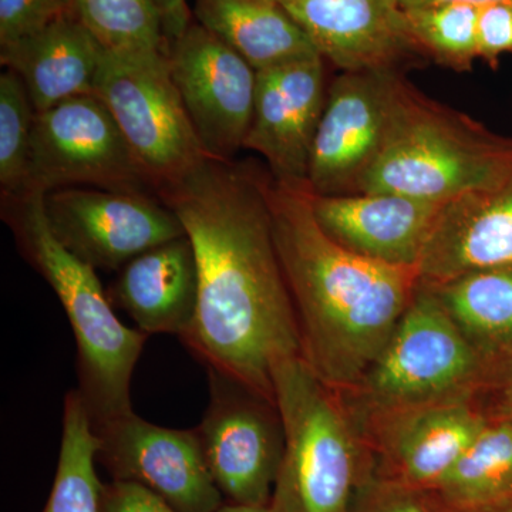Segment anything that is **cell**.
Returning <instances> with one entry per match:
<instances>
[{"instance_id":"obj_1","label":"cell","mask_w":512,"mask_h":512,"mask_svg":"<svg viewBox=\"0 0 512 512\" xmlns=\"http://www.w3.org/2000/svg\"><path fill=\"white\" fill-rule=\"evenodd\" d=\"M158 198L177 215L197 262V309L181 342L207 369L275 402L272 372L302 356V343L262 171L208 160Z\"/></svg>"},{"instance_id":"obj_2","label":"cell","mask_w":512,"mask_h":512,"mask_svg":"<svg viewBox=\"0 0 512 512\" xmlns=\"http://www.w3.org/2000/svg\"><path fill=\"white\" fill-rule=\"evenodd\" d=\"M262 188L302 357L333 389L357 387L419 289V268L375 261L330 238L305 188L278 183L268 171Z\"/></svg>"},{"instance_id":"obj_3","label":"cell","mask_w":512,"mask_h":512,"mask_svg":"<svg viewBox=\"0 0 512 512\" xmlns=\"http://www.w3.org/2000/svg\"><path fill=\"white\" fill-rule=\"evenodd\" d=\"M46 194L6 202L20 251L62 303L77 345V377L92 426L133 412L131 379L148 335L114 313L96 269L60 244L45 210Z\"/></svg>"},{"instance_id":"obj_4","label":"cell","mask_w":512,"mask_h":512,"mask_svg":"<svg viewBox=\"0 0 512 512\" xmlns=\"http://www.w3.org/2000/svg\"><path fill=\"white\" fill-rule=\"evenodd\" d=\"M511 171V138L431 100L397 74L382 148L356 194L447 202L491 187Z\"/></svg>"},{"instance_id":"obj_5","label":"cell","mask_w":512,"mask_h":512,"mask_svg":"<svg viewBox=\"0 0 512 512\" xmlns=\"http://www.w3.org/2000/svg\"><path fill=\"white\" fill-rule=\"evenodd\" d=\"M272 382L285 444L271 507L275 512H348L357 447L335 389L302 356L276 365Z\"/></svg>"},{"instance_id":"obj_6","label":"cell","mask_w":512,"mask_h":512,"mask_svg":"<svg viewBox=\"0 0 512 512\" xmlns=\"http://www.w3.org/2000/svg\"><path fill=\"white\" fill-rule=\"evenodd\" d=\"M94 94L109 109L157 195L212 160L175 86L168 45L104 49Z\"/></svg>"},{"instance_id":"obj_7","label":"cell","mask_w":512,"mask_h":512,"mask_svg":"<svg viewBox=\"0 0 512 512\" xmlns=\"http://www.w3.org/2000/svg\"><path fill=\"white\" fill-rule=\"evenodd\" d=\"M480 350L458 328L431 286L419 285L392 336L357 384L382 413L463 396Z\"/></svg>"},{"instance_id":"obj_8","label":"cell","mask_w":512,"mask_h":512,"mask_svg":"<svg viewBox=\"0 0 512 512\" xmlns=\"http://www.w3.org/2000/svg\"><path fill=\"white\" fill-rule=\"evenodd\" d=\"M148 185L126 138L96 94L73 97L36 114L25 194L70 187L144 192Z\"/></svg>"},{"instance_id":"obj_9","label":"cell","mask_w":512,"mask_h":512,"mask_svg":"<svg viewBox=\"0 0 512 512\" xmlns=\"http://www.w3.org/2000/svg\"><path fill=\"white\" fill-rule=\"evenodd\" d=\"M207 372L210 402L195 431L214 483L229 503L271 504L285 444L278 407L234 377Z\"/></svg>"},{"instance_id":"obj_10","label":"cell","mask_w":512,"mask_h":512,"mask_svg":"<svg viewBox=\"0 0 512 512\" xmlns=\"http://www.w3.org/2000/svg\"><path fill=\"white\" fill-rule=\"evenodd\" d=\"M45 210L60 244L96 271H117L185 235L177 215L146 192L60 188L46 194Z\"/></svg>"},{"instance_id":"obj_11","label":"cell","mask_w":512,"mask_h":512,"mask_svg":"<svg viewBox=\"0 0 512 512\" xmlns=\"http://www.w3.org/2000/svg\"><path fill=\"white\" fill-rule=\"evenodd\" d=\"M171 74L212 160L232 161L254 116L256 70L200 23L168 42Z\"/></svg>"},{"instance_id":"obj_12","label":"cell","mask_w":512,"mask_h":512,"mask_svg":"<svg viewBox=\"0 0 512 512\" xmlns=\"http://www.w3.org/2000/svg\"><path fill=\"white\" fill-rule=\"evenodd\" d=\"M93 431L97 463L113 480L143 485L177 512H217L224 504L195 429L156 426L131 412Z\"/></svg>"},{"instance_id":"obj_13","label":"cell","mask_w":512,"mask_h":512,"mask_svg":"<svg viewBox=\"0 0 512 512\" xmlns=\"http://www.w3.org/2000/svg\"><path fill=\"white\" fill-rule=\"evenodd\" d=\"M397 74L343 73L333 80L313 140L306 190L356 194L382 148Z\"/></svg>"},{"instance_id":"obj_14","label":"cell","mask_w":512,"mask_h":512,"mask_svg":"<svg viewBox=\"0 0 512 512\" xmlns=\"http://www.w3.org/2000/svg\"><path fill=\"white\" fill-rule=\"evenodd\" d=\"M326 96L322 56L256 72L254 116L244 150L264 158L278 183L308 185L313 140Z\"/></svg>"},{"instance_id":"obj_15","label":"cell","mask_w":512,"mask_h":512,"mask_svg":"<svg viewBox=\"0 0 512 512\" xmlns=\"http://www.w3.org/2000/svg\"><path fill=\"white\" fill-rule=\"evenodd\" d=\"M282 8L343 73L397 72L423 52L399 0H288Z\"/></svg>"},{"instance_id":"obj_16","label":"cell","mask_w":512,"mask_h":512,"mask_svg":"<svg viewBox=\"0 0 512 512\" xmlns=\"http://www.w3.org/2000/svg\"><path fill=\"white\" fill-rule=\"evenodd\" d=\"M305 192L316 221L330 238L375 261L413 268H419L446 205L379 192Z\"/></svg>"},{"instance_id":"obj_17","label":"cell","mask_w":512,"mask_h":512,"mask_svg":"<svg viewBox=\"0 0 512 512\" xmlns=\"http://www.w3.org/2000/svg\"><path fill=\"white\" fill-rule=\"evenodd\" d=\"M505 266H512V171L446 202L420 262V282L437 286Z\"/></svg>"},{"instance_id":"obj_18","label":"cell","mask_w":512,"mask_h":512,"mask_svg":"<svg viewBox=\"0 0 512 512\" xmlns=\"http://www.w3.org/2000/svg\"><path fill=\"white\" fill-rule=\"evenodd\" d=\"M110 298L146 335L181 338L194 319L198 299L197 262L187 235L127 262Z\"/></svg>"},{"instance_id":"obj_19","label":"cell","mask_w":512,"mask_h":512,"mask_svg":"<svg viewBox=\"0 0 512 512\" xmlns=\"http://www.w3.org/2000/svg\"><path fill=\"white\" fill-rule=\"evenodd\" d=\"M104 47L76 15L0 49L6 69L18 74L36 114L94 94Z\"/></svg>"},{"instance_id":"obj_20","label":"cell","mask_w":512,"mask_h":512,"mask_svg":"<svg viewBox=\"0 0 512 512\" xmlns=\"http://www.w3.org/2000/svg\"><path fill=\"white\" fill-rule=\"evenodd\" d=\"M387 414V447L404 480L414 485L439 487L487 426L466 394Z\"/></svg>"},{"instance_id":"obj_21","label":"cell","mask_w":512,"mask_h":512,"mask_svg":"<svg viewBox=\"0 0 512 512\" xmlns=\"http://www.w3.org/2000/svg\"><path fill=\"white\" fill-rule=\"evenodd\" d=\"M194 15L256 72L320 56L305 30L269 0H195Z\"/></svg>"},{"instance_id":"obj_22","label":"cell","mask_w":512,"mask_h":512,"mask_svg":"<svg viewBox=\"0 0 512 512\" xmlns=\"http://www.w3.org/2000/svg\"><path fill=\"white\" fill-rule=\"evenodd\" d=\"M431 288L478 350L512 340V266L470 272Z\"/></svg>"},{"instance_id":"obj_23","label":"cell","mask_w":512,"mask_h":512,"mask_svg":"<svg viewBox=\"0 0 512 512\" xmlns=\"http://www.w3.org/2000/svg\"><path fill=\"white\" fill-rule=\"evenodd\" d=\"M97 439L79 390L64 397L55 483L43 512H101L104 484L96 471Z\"/></svg>"},{"instance_id":"obj_24","label":"cell","mask_w":512,"mask_h":512,"mask_svg":"<svg viewBox=\"0 0 512 512\" xmlns=\"http://www.w3.org/2000/svg\"><path fill=\"white\" fill-rule=\"evenodd\" d=\"M460 505L493 503L512 490V423L485 426L439 485Z\"/></svg>"},{"instance_id":"obj_25","label":"cell","mask_w":512,"mask_h":512,"mask_svg":"<svg viewBox=\"0 0 512 512\" xmlns=\"http://www.w3.org/2000/svg\"><path fill=\"white\" fill-rule=\"evenodd\" d=\"M74 15L106 50L168 45L156 0H74Z\"/></svg>"},{"instance_id":"obj_26","label":"cell","mask_w":512,"mask_h":512,"mask_svg":"<svg viewBox=\"0 0 512 512\" xmlns=\"http://www.w3.org/2000/svg\"><path fill=\"white\" fill-rule=\"evenodd\" d=\"M404 16L417 45L437 62L467 70L477 59L480 8L448 3L404 9Z\"/></svg>"},{"instance_id":"obj_27","label":"cell","mask_w":512,"mask_h":512,"mask_svg":"<svg viewBox=\"0 0 512 512\" xmlns=\"http://www.w3.org/2000/svg\"><path fill=\"white\" fill-rule=\"evenodd\" d=\"M36 111L22 79L6 70L0 76V185L6 202L18 200L28 183L30 143Z\"/></svg>"},{"instance_id":"obj_28","label":"cell","mask_w":512,"mask_h":512,"mask_svg":"<svg viewBox=\"0 0 512 512\" xmlns=\"http://www.w3.org/2000/svg\"><path fill=\"white\" fill-rule=\"evenodd\" d=\"M74 15V0H0V49Z\"/></svg>"},{"instance_id":"obj_29","label":"cell","mask_w":512,"mask_h":512,"mask_svg":"<svg viewBox=\"0 0 512 512\" xmlns=\"http://www.w3.org/2000/svg\"><path fill=\"white\" fill-rule=\"evenodd\" d=\"M507 52H512V5L480 8L478 57L495 60Z\"/></svg>"},{"instance_id":"obj_30","label":"cell","mask_w":512,"mask_h":512,"mask_svg":"<svg viewBox=\"0 0 512 512\" xmlns=\"http://www.w3.org/2000/svg\"><path fill=\"white\" fill-rule=\"evenodd\" d=\"M101 512H177L163 498L130 481L104 484Z\"/></svg>"},{"instance_id":"obj_31","label":"cell","mask_w":512,"mask_h":512,"mask_svg":"<svg viewBox=\"0 0 512 512\" xmlns=\"http://www.w3.org/2000/svg\"><path fill=\"white\" fill-rule=\"evenodd\" d=\"M163 32L167 42L178 39L191 25V12L187 0H156Z\"/></svg>"},{"instance_id":"obj_32","label":"cell","mask_w":512,"mask_h":512,"mask_svg":"<svg viewBox=\"0 0 512 512\" xmlns=\"http://www.w3.org/2000/svg\"><path fill=\"white\" fill-rule=\"evenodd\" d=\"M403 9L421 8V6L448 5V3H463V5L485 8L491 5H512V0H399Z\"/></svg>"},{"instance_id":"obj_33","label":"cell","mask_w":512,"mask_h":512,"mask_svg":"<svg viewBox=\"0 0 512 512\" xmlns=\"http://www.w3.org/2000/svg\"><path fill=\"white\" fill-rule=\"evenodd\" d=\"M375 512H426L416 500L410 497L390 498Z\"/></svg>"},{"instance_id":"obj_34","label":"cell","mask_w":512,"mask_h":512,"mask_svg":"<svg viewBox=\"0 0 512 512\" xmlns=\"http://www.w3.org/2000/svg\"><path fill=\"white\" fill-rule=\"evenodd\" d=\"M217 512H275L271 504L268 505H247V504H222Z\"/></svg>"},{"instance_id":"obj_35","label":"cell","mask_w":512,"mask_h":512,"mask_svg":"<svg viewBox=\"0 0 512 512\" xmlns=\"http://www.w3.org/2000/svg\"><path fill=\"white\" fill-rule=\"evenodd\" d=\"M269 2L278 3V5H284L285 2H288V0H269Z\"/></svg>"},{"instance_id":"obj_36","label":"cell","mask_w":512,"mask_h":512,"mask_svg":"<svg viewBox=\"0 0 512 512\" xmlns=\"http://www.w3.org/2000/svg\"><path fill=\"white\" fill-rule=\"evenodd\" d=\"M511 379H512V367H511Z\"/></svg>"}]
</instances>
